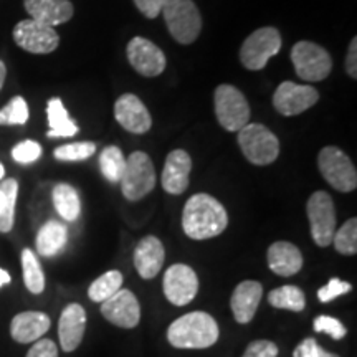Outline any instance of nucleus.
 Instances as JSON below:
<instances>
[{"label": "nucleus", "mask_w": 357, "mask_h": 357, "mask_svg": "<svg viewBox=\"0 0 357 357\" xmlns=\"http://www.w3.org/2000/svg\"><path fill=\"white\" fill-rule=\"evenodd\" d=\"M229 225V213L215 197L195 194L187 200L182 212V229L192 240H208L223 234Z\"/></svg>", "instance_id": "nucleus-1"}, {"label": "nucleus", "mask_w": 357, "mask_h": 357, "mask_svg": "<svg viewBox=\"0 0 357 357\" xmlns=\"http://www.w3.org/2000/svg\"><path fill=\"white\" fill-rule=\"evenodd\" d=\"M217 321L208 312L194 311L181 316L167 329V341L177 349H207L218 341Z\"/></svg>", "instance_id": "nucleus-2"}, {"label": "nucleus", "mask_w": 357, "mask_h": 357, "mask_svg": "<svg viewBox=\"0 0 357 357\" xmlns=\"http://www.w3.org/2000/svg\"><path fill=\"white\" fill-rule=\"evenodd\" d=\"M169 33L181 45H190L202 32V15L194 0H164L162 10Z\"/></svg>", "instance_id": "nucleus-3"}, {"label": "nucleus", "mask_w": 357, "mask_h": 357, "mask_svg": "<svg viewBox=\"0 0 357 357\" xmlns=\"http://www.w3.org/2000/svg\"><path fill=\"white\" fill-rule=\"evenodd\" d=\"M238 146L245 159L255 166L273 164L280 155V141L263 124L248 123L238 131Z\"/></svg>", "instance_id": "nucleus-4"}, {"label": "nucleus", "mask_w": 357, "mask_h": 357, "mask_svg": "<svg viewBox=\"0 0 357 357\" xmlns=\"http://www.w3.org/2000/svg\"><path fill=\"white\" fill-rule=\"evenodd\" d=\"M217 121L225 131L238 132L250 121V105L238 88L220 84L213 93Z\"/></svg>", "instance_id": "nucleus-5"}, {"label": "nucleus", "mask_w": 357, "mask_h": 357, "mask_svg": "<svg viewBox=\"0 0 357 357\" xmlns=\"http://www.w3.org/2000/svg\"><path fill=\"white\" fill-rule=\"evenodd\" d=\"M121 192L131 202L144 199L155 187V169L153 159L142 151H136L126 159V169L121 177Z\"/></svg>", "instance_id": "nucleus-6"}, {"label": "nucleus", "mask_w": 357, "mask_h": 357, "mask_svg": "<svg viewBox=\"0 0 357 357\" xmlns=\"http://www.w3.org/2000/svg\"><path fill=\"white\" fill-rule=\"evenodd\" d=\"M281 33L275 26H261L248 35L240 48V61L247 70H263L271 60V56L278 55L281 50Z\"/></svg>", "instance_id": "nucleus-7"}, {"label": "nucleus", "mask_w": 357, "mask_h": 357, "mask_svg": "<svg viewBox=\"0 0 357 357\" xmlns=\"http://www.w3.org/2000/svg\"><path fill=\"white\" fill-rule=\"evenodd\" d=\"M321 176L339 192H352L357 187V171L344 151L336 146H326L318 155Z\"/></svg>", "instance_id": "nucleus-8"}, {"label": "nucleus", "mask_w": 357, "mask_h": 357, "mask_svg": "<svg viewBox=\"0 0 357 357\" xmlns=\"http://www.w3.org/2000/svg\"><path fill=\"white\" fill-rule=\"evenodd\" d=\"M294 71L305 82H323L333 70V58L318 43L301 40L291 48Z\"/></svg>", "instance_id": "nucleus-9"}, {"label": "nucleus", "mask_w": 357, "mask_h": 357, "mask_svg": "<svg viewBox=\"0 0 357 357\" xmlns=\"http://www.w3.org/2000/svg\"><path fill=\"white\" fill-rule=\"evenodd\" d=\"M307 220L314 243L318 247H329L333 243L334 231H336V207L334 200L328 192L318 190L307 199L306 204Z\"/></svg>", "instance_id": "nucleus-10"}, {"label": "nucleus", "mask_w": 357, "mask_h": 357, "mask_svg": "<svg viewBox=\"0 0 357 357\" xmlns=\"http://www.w3.org/2000/svg\"><path fill=\"white\" fill-rule=\"evenodd\" d=\"M13 42H15L22 50L33 53V55H48L55 52L60 45V35L53 26L33 19L20 20L13 29Z\"/></svg>", "instance_id": "nucleus-11"}, {"label": "nucleus", "mask_w": 357, "mask_h": 357, "mask_svg": "<svg viewBox=\"0 0 357 357\" xmlns=\"http://www.w3.org/2000/svg\"><path fill=\"white\" fill-rule=\"evenodd\" d=\"M319 101V91L310 84L283 82L273 95V106L281 116H298Z\"/></svg>", "instance_id": "nucleus-12"}, {"label": "nucleus", "mask_w": 357, "mask_h": 357, "mask_svg": "<svg viewBox=\"0 0 357 357\" xmlns=\"http://www.w3.org/2000/svg\"><path fill=\"white\" fill-rule=\"evenodd\" d=\"M164 294L172 305L185 306L194 298L197 296L199 291V278L197 273L189 265L184 263H176L169 266L164 275Z\"/></svg>", "instance_id": "nucleus-13"}, {"label": "nucleus", "mask_w": 357, "mask_h": 357, "mask_svg": "<svg viewBox=\"0 0 357 357\" xmlns=\"http://www.w3.org/2000/svg\"><path fill=\"white\" fill-rule=\"evenodd\" d=\"M129 63L146 78L159 77L166 70L167 60L158 45L144 37H134L126 48Z\"/></svg>", "instance_id": "nucleus-14"}, {"label": "nucleus", "mask_w": 357, "mask_h": 357, "mask_svg": "<svg viewBox=\"0 0 357 357\" xmlns=\"http://www.w3.org/2000/svg\"><path fill=\"white\" fill-rule=\"evenodd\" d=\"M101 314L106 321L118 328L132 329L141 321V306L137 298L129 289H119L113 296L101 303Z\"/></svg>", "instance_id": "nucleus-15"}, {"label": "nucleus", "mask_w": 357, "mask_h": 357, "mask_svg": "<svg viewBox=\"0 0 357 357\" xmlns=\"http://www.w3.org/2000/svg\"><path fill=\"white\" fill-rule=\"evenodd\" d=\"M114 118L126 131L132 134H144L153 126L149 109L132 93H126L116 100Z\"/></svg>", "instance_id": "nucleus-16"}, {"label": "nucleus", "mask_w": 357, "mask_h": 357, "mask_svg": "<svg viewBox=\"0 0 357 357\" xmlns=\"http://www.w3.org/2000/svg\"><path fill=\"white\" fill-rule=\"evenodd\" d=\"M84 331H86V311L78 303H71L61 311L58 323V337L60 346L65 352H73L82 344Z\"/></svg>", "instance_id": "nucleus-17"}, {"label": "nucleus", "mask_w": 357, "mask_h": 357, "mask_svg": "<svg viewBox=\"0 0 357 357\" xmlns=\"http://www.w3.org/2000/svg\"><path fill=\"white\" fill-rule=\"evenodd\" d=\"M192 171V159L184 149L169 153L162 169V189L171 195L184 194L189 187Z\"/></svg>", "instance_id": "nucleus-18"}, {"label": "nucleus", "mask_w": 357, "mask_h": 357, "mask_svg": "<svg viewBox=\"0 0 357 357\" xmlns=\"http://www.w3.org/2000/svg\"><path fill=\"white\" fill-rule=\"evenodd\" d=\"M166 250L158 236L147 235L134 250V266L141 278L153 280L162 270Z\"/></svg>", "instance_id": "nucleus-19"}, {"label": "nucleus", "mask_w": 357, "mask_h": 357, "mask_svg": "<svg viewBox=\"0 0 357 357\" xmlns=\"http://www.w3.org/2000/svg\"><path fill=\"white\" fill-rule=\"evenodd\" d=\"M30 19L55 29L73 19V3L70 0H24Z\"/></svg>", "instance_id": "nucleus-20"}, {"label": "nucleus", "mask_w": 357, "mask_h": 357, "mask_svg": "<svg viewBox=\"0 0 357 357\" xmlns=\"http://www.w3.org/2000/svg\"><path fill=\"white\" fill-rule=\"evenodd\" d=\"M261 296L263 287L258 281H242V283L235 288V291L230 298V307L236 323L248 324L250 321L255 318V312L258 310V306H260Z\"/></svg>", "instance_id": "nucleus-21"}, {"label": "nucleus", "mask_w": 357, "mask_h": 357, "mask_svg": "<svg viewBox=\"0 0 357 357\" xmlns=\"http://www.w3.org/2000/svg\"><path fill=\"white\" fill-rule=\"evenodd\" d=\"M52 321L48 314L40 311H25L17 314L10 323V336L20 344L38 341L50 329Z\"/></svg>", "instance_id": "nucleus-22"}, {"label": "nucleus", "mask_w": 357, "mask_h": 357, "mask_svg": "<svg viewBox=\"0 0 357 357\" xmlns=\"http://www.w3.org/2000/svg\"><path fill=\"white\" fill-rule=\"evenodd\" d=\"M268 266L278 276H293L303 268V255L296 245L289 242H275L266 253Z\"/></svg>", "instance_id": "nucleus-23"}, {"label": "nucleus", "mask_w": 357, "mask_h": 357, "mask_svg": "<svg viewBox=\"0 0 357 357\" xmlns=\"http://www.w3.org/2000/svg\"><path fill=\"white\" fill-rule=\"evenodd\" d=\"M68 242V229L63 223L56 220H48L37 234V252L42 257H55L63 250Z\"/></svg>", "instance_id": "nucleus-24"}, {"label": "nucleus", "mask_w": 357, "mask_h": 357, "mask_svg": "<svg viewBox=\"0 0 357 357\" xmlns=\"http://www.w3.org/2000/svg\"><path fill=\"white\" fill-rule=\"evenodd\" d=\"M47 116L48 126H50L48 137H71L78 134V126L70 118L60 98H52L47 102Z\"/></svg>", "instance_id": "nucleus-25"}, {"label": "nucleus", "mask_w": 357, "mask_h": 357, "mask_svg": "<svg viewBox=\"0 0 357 357\" xmlns=\"http://www.w3.org/2000/svg\"><path fill=\"white\" fill-rule=\"evenodd\" d=\"M53 205L63 220L75 222L82 213V202L78 192L70 184H58L53 189Z\"/></svg>", "instance_id": "nucleus-26"}, {"label": "nucleus", "mask_w": 357, "mask_h": 357, "mask_svg": "<svg viewBox=\"0 0 357 357\" xmlns=\"http://www.w3.org/2000/svg\"><path fill=\"white\" fill-rule=\"evenodd\" d=\"M268 303L276 310H288L293 312H301L306 307V296L298 287L284 284L270 291Z\"/></svg>", "instance_id": "nucleus-27"}, {"label": "nucleus", "mask_w": 357, "mask_h": 357, "mask_svg": "<svg viewBox=\"0 0 357 357\" xmlns=\"http://www.w3.org/2000/svg\"><path fill=\"white\" fill-rule=\"evenodd\" d=\"M100 169L106 181L111 184H119L126 169V158L123 151L116 146H108L100 154Z\"/></svg>", "instance_id": "nucleus-28"}, {"label": "nucleus", "mask_w": 357, "mask_h": 357, "mask_svg": "<svg viewBox=\"0 0 357 357\" xmlns=\"http://www.w3.org/2000/svg\"><path fill=\"white\" fill-rule=\"evenodd\" d=\"M121 287H123L121 271L118 270L106 271L105 275H101L100 278H96L91 284H89L88 296L91 301L102 303L108 300L109 296H113L116 291H119Z\"/></svg>", "instance_id": "nucleus-29"}, {"label": "nucleus", "mask_w": 357, "mask_h": 357, "mask_svg": "<svg viewBox=\"0 0 357 357\" xmlns=\"http://www.w3.org/2000/svg\"><path fill=\"white\" fill-rule=\"evenodd\" d=\"M22 270H24V283L26 289L33 294H40L45 289V275L40 261L30 248L22 252Z\"/></svg>", "instance_id": "nucleus-30"}, {"label": "nucleus", "mask_w": 357, "mask_h": 357, "mask_svg": "<svg viewBox=\"0 0 357 357\" xmlns=\"http://www.w3.org/2000/svg\"><path fill=\"white\" fill-rule=\"evenodd\" d=\"M333 245L341 255L351 257L357 253V218L352 217L336 229L333 236Z\"/></svg>", "instance_id": "nucleus-31"}, {"label": "nucleus", "mask_w": 357, "mask_h": 357, "mask_svg": "<svg viewBox=\"0 0 357 357\" xmlns=\"http://www.w3.org/2000/svg\"><path fill=\"white\" fill-rule=\"evenodd\" d=\"M0 189L6 192L7 204L3 211L0 212V231L8 234L13 229V220H15V205L17 195H19V182L15 178H2Z\"/></svg>", "instance_id": "nucleus-32"}, {"label": "nucleus", "mask_w": 357, "mask_h": 357, "mask_svg": "<svg viewBox=\"0 0 357 357\" xmlns=\"http://www.w3.org/2000/svg\"><path fill=\"white\" fill-rule=\"evenodd\" d=\"M29 105L22 96H13L0 109V126H24L29 121Z\"/></svg>", "instance_id": "nucleus-33"}, {"label": "nucleus", "mask_w": 357, "mask_h": 357, "mask_svg": "<svg viewBox=\"0 0 357 357\" xmlns=\"http://www.w3.org/2000/svg\"><path fill=\"white\" fill-rule=\"evenodd\" d=\"M96 153L95 142H73V144H65L56 147L55 159L66 160V162H77V160H86Z\"/></svg>", "instance_id": "nucleus-34"}, {"label": "nucleus", "mask_w": 357, "mask_h": 357, "mask_svg": "<svg viewBox=\"0 0 357 357\" xmlns=\"http://www.w3.org/2000/svg\"><path fill=\"white\" fill-rule=\"evenodd\" d=\"M312 328H314L316 333H324L328 336H331L334 341H341L347 334L346 326L339 319L333 318V316H318L314 319V323H312Z\"/></svg>", "instance_id": "nucleus-35"}, {"label": "nucleus", "mask_w": 357, "mask_h": 357, "mask_svg": "<svg viewBox=\"0 0 357 357\" xmlns=\"http://www.w3.org/2000/svg\"><path fill=\"white\" fill-rule=\"evenodd\" d=\"M42 155V146L35 141H22L12 149V158L19 164H32Z\"/></svg>", "instance_id": "nucleus-36"}, {"label": "nucleus", "mask_w": 357, "mask_h": 357, "mask_svg": "<svg viewBox=\"0 0 357 357\" xmlns=\"http://www.w3.org/2000/svg\"><path fill=\"white\" fill-rule=\"evenodd\" d=\"M351 291V283L347 281H342L339 278H333L329 280V283L323 287L318 291V300L321 303H331L333 300H336L337 296H342V294Z\"/></svg>", "instance_id": "nucleus-37"}, {"label": "nucleus", "mask_w": 357, "mask_h": 357, "mask_svg": "<svg viewBox=\"0 0 357 357\" xmlns=\"http://www.w3.org/2000/svg\"><path fill=\"white\" fill-rule=\"evenodd\" d=\"M293 357H339V356L333 354V352L324 351L323 347L318 344V341H316L314 337H306L296 346V349L293 352Z\"/></svg>", "instance_id": "nucleus-38"}, {"label": "nucleus", "mask_w": 357, "mask_h": 357, "mask_svg": "<svg viewBox=\"0 0 357 357\" xmlns=\"http://www.w3.org/2000/svg\"><path fill=\"white\" fill-rule=\"evenodd\" d=\"M276 356H278V346L271 341L260 339V341L250 342L242 357H276Z\"/></svg>", "instance_id": "nucleus-39"}, {"label": "nucleus", "mask_w": 357, "mask_h": 357, "mask_svg": "<svg viewBox=\"0 0 357 357\" xmlns=\"http://www.w3.org/2000/svg\"><path fill=\"white\" fill-rule=\"evenodd\" d=\"M26 357H58V347L52 339H38L26 352Z\"/></svg>", "instance_id": "nucleus-40"}, {"label": "nucleus", "mask_w": 357, "mask_h": 357, "mask_svg": "<svg viewBox=\"0 0 357 357\" xmlns=\"http://www.w3.org/2000/svg\"><path fill=\"white\" fill-rule=\"evenodd\" d=\"M132 2L146 19H155L160 15L164 0H132Z\"/></svg>", "instance_id": "nucleus-41"}, {"label": "nucleus", "mask_w": 357, "mask_h": 357, "mask_svg": "<svg viewBox=\"0 0 357 357\" xmlns=\"http://www.w3.org/2000/svg\"><path fill=\"white\" fill-rule=\"evenodd\" d=\"M346 73L349 75L352 79L357 78V37L351 40L349 50L346 55Z\"/></svg>", "instance_id": "nucleus-42"}, {"label": "nucleus", "mask_w": 357, "mask_h": 357, "mask_svg": "<svg viewBox=\"0 0 357 357\" xmlns=\"http://www.w3.org/2000/svg\"><path fill=\"white\" fill-rule=\"evenodd\" d=\"M6 78H7V66H6V63H3L2 60H0V89L3 88Z\"/></svg>", "instance_id": "nucleus-43"}, {"label": "nucleus", "mask_w": 357, "mask_h": 357, "mask_svg": "<svg viewBox=\"0 0 357 357\" xmlns=\"http://www.w3.org/2000/svg\"><path fill=\"white\" fill-rule=\"evenodd\" d=\"M10 280H12L10 275H8L6 270H2V268H0V288H2L3 284L10 283Z\"/></svg>", "instance_id": "nucleus-44"}, {"label": "nucleus", "mask_w": 357, "mask_h": 357, "mask_svg": "<svg viewBox=\"0 0 357 357\" xmlns=\"http://www.w3.org/2000/svg\"><path fill=\"white\" fill-rule=\"evenodd\" d=\"M6 204H7V195H6V192L0 189V212L3 211V207H6Z\"/></svg>", "instance_id": "nucleus-45"}, {"label": "nucleus", "mask_w": 357, "mask_h": 357, "mask_svg": "<svg viewBox=\"0 0 357 357\" xmlns=\"http://www.w3.org/2000/svg\"><path fill=\"white\" fill-rule=\"evenodd\" d=\"M3 176H6V169H3L2 164H0V181H2Z\"/></svg>", "instance_id": "nucleus-46"}]
</instances>
